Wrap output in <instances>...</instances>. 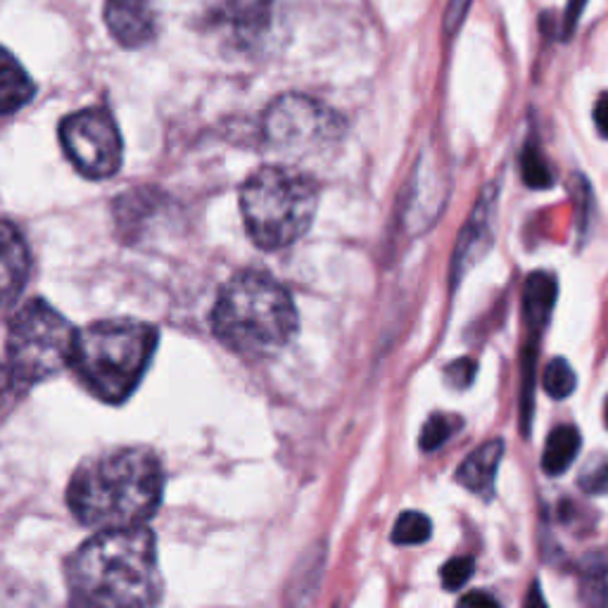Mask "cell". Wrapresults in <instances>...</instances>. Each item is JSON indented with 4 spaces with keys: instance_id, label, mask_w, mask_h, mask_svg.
Listing matches in <instances>:
<instances>
[{
    "instance_id": "4fadbf2b",
    "label": "cell",
    "mask_w": 608,
    "mask_h": 608,
    "mask_svg": "<svg viewBox=\"0 0 608 608\" xmlns=\"http://www.w3.org/2000/svg\"><path fill=\"white\" fill-rule=\"evenodd\" d=\"M558 285L552 274H544V271H535V274L527 276L523 285V316L525 326L533 335H539L547 326L552 310L556 304Z\"/></svg>"
},
{
    "instance_id": "ffe728a7",
    "label": "cell",
    "mask_w": 608,
    "mask_h": 608,
    "mask_svg": "<svg viewBox=\"0 0 608 608\" xmlns=\"http://www.w3.org/2000/svg\"><path fill=\"white\" fill-rule=\"evenodd\" d=\"M473 558L471 556H457V558H450V562H447L442 566V587L444 589H461L463 585H467L471 580V575H473Z\"/></svg>"
},
{
    "instance_id": "ac0fdd59",
    "label": "cell",
    "mask_w": 608,
    "mask_h": 608,
    "mask_svg": "<svg viewBox=\"0 0 608 608\" xmlns=\"http://www.w3.org/2000/svg\"><path fill=\"white\" fill-rule=\"evenodd\" d=\"M521 176L525 186L535 190H544L554 186V171L547 159H544L542 150L535 146H527L521 155Z\"/></svg>"
},
{
    "instance_id": "d4e9b609",
    "label": "cell",
    "mask_w": 608,
    "mask_h": 608,
    "mask_svg": "<svg viewBox=\"0 0 608 608\" xmlns=\"http://www.w3.org/2000/svg\"><path fill=\"white\" fill-rule=\"evenodd\" d=\"M457 608H502V604L494 599L490 591L475 589V591H469V595H463L459 599Z\"/></svg>"
},
{
    "instance_id": "7c38bea8",
    "label": "cell",
    "mask_w": 608,
    "mask_h": 608,
    "mask_svg": "<svg viewBox=\"0 0 608 608\" xmlns=\"http://www.w3.org/2000/svg\"><path fill=\"white\" fill-rule=\"evenodd\" d=\"M0 243H3V300H6V307H10V304L24 291V283L29 276V250L24 238L10 221L3 223Z\"/></svg>"
},
{
    "instance_id": "5b68a950",
    "label": "cell",
    "mask_w": 608,
    "mask_h": 608,
    "mask_svg": "<svg viewBox=\"0 0 608 608\" xmlns=\"http://www.w3.org/2000/svg\"><path fill=\"white\" fill-rule=\"evenodd\" d=\"M318 207V186L310 174L269 165L240 188V212L252 243L283 250L310 231Z\"/></svg>"
},
{
    "instance_id": "9a60e30c",
    "label": "cell",
    "mask_w": 608,
    "mask_h": 608,
    "mask_svg": "<svg viewBox=\"0 0 608 608\" xmlns=\"http://www.w3.org/2000/svg\"><path fill=\"white\" fill-rule=\"evenodd\" d=\"M583 438L578 428L573 426H556L547 442H544V454H542V471L547 475H564L573 461L580 454Z\"/></svg>"
},
{
    "instance_id": "484cf974",
    "label": "cell",
    "mask_w": 608,
    "mask_h": 608,
    "mask_svg": "<svg viewBox=\"0 0 608 608\" xmlns=\"http://www.w3.org/2000/svg\"><path fill=\"white\" fill-rule=\"evenodd\" d=\"M587 8V0H570L566 14H564V39H570L575 34V29H578V22L583 18V12Z\"/></svg>"
},
{
    "instance_id": "9c48e42d",
    "label": "cell",
    "mask_w": 608,
    "mask_h": 608,
    "mask_svg": "<svg viewBox=\"0 0 608 608\" xmlns=\"http://www.w3.org/2000/svg\"><path fill=\"white\" fill-rule=\"evenodd\" d=\"M276 0H198L202 31L229 51H252L274 24Z\"/></svg>"
},
{
    "instance_id": "7402d4cb",
    "label": "cell",
    "mask_w": 608,
    "mask_h": 608,
    "mask_svg": "<svg viewBox=\"0 0 608 608\" xmlns=\"http://www.w3.org/2000/svg\"><path fill=\"white\" fill-rule=\"evenodd\" d=\"M583 490H587L589 494H599L608 490V459H591L589 467L585 469L583 478H580Z\"/></svg>"
},
{
    "instance_id": "d6986e66",
    "label": "cell",
    "mask_w": 608,
    "mask_h": 608,
    "mask_svg": "<svg viewBox=\"0 0 608 608\" xmlns=\"http://www.w3.org/2000/svg\"><path fill=\"white\" fill-rule=\"evenodd\" d=\"M457 419L454 416H444V413H436L430 416L428 423L423 426V433H421V447L426 452H433L438 450V447H442L447 440H450L454 436L457 430Z\"/></svg>"
},
{
    "instance_id": "8fae6325",
    "label": "cell",
    "mask_w": 608,
    "mask_h": 608,
    "mask_svg": "<svg viewBox=\"0 0 608 608\" xmlns=\"http://www.w3.org/2000/svg\"><path fill=\"white\" fill-rule=\"evenodd\" d=\"M502 457H504L502 440H490L485 444H480L475 452H471L467 459H463L461 469L457 471L459 485H463L469 492L480 494V497H490Z\"/></svg>"
},
{
    "instance_id": "7a4b0ae2",
    "label": "cell",
    "mask_w": 608,
    "mask_h": 608,
    "mask_svg": "<svg viewBox=\"0 0 608 608\" xmlns=\"http://www.w3.org/2000/svg\"><path fill=\"white\" fill-rule=\"evenodd\" d=\"M67 583L84 608H157L163 573L155 533L146 525L95 533L70 558Z\"/></svg>"
},
{
    "instance_id": "ba28073f",
    "label": "cell",
    "mask_w": 608,
    "mask_h": 608,
    "mask_svg": "<svg viewBox=\"0 0 608 608\" xmlns=\"http://www.w3.org/2000/svg\"><path fill=\"white\" fill-rule=\"evenodd\" d=\"M60 143L67 159L86 179L103 181L115 176L124 159L117 122L103 107H86L60 122Z\"/></svg>"
},
{
    "instance_id": "cb8c5ba5",
    "label": "cell",
    "mask_w": 608,
    "mask_h": 608,
    "mask_svg": "<svg viewBox=\"0 0 608 608\" xmlns=\"http://www.w3.org/2000/svg\"><path fill=\"white\" fill-rule=\"evenodd\" d=\"M473 374H475V366L469 359H461V361L452 364L450 369H447V378H450V382L457 388H467L469 382L473 380Z\"/></svg>"
},
{
    "instance_id": "30bf717a",
    "label": "cell",
    "mask_w": 608,
    "mask_h": 608,
    "mask_svg": "<svg viewBox=\"0 0 608 608\" xmlns=\"http://www.w3.org/2000/svg\"><path fill=\"white\" fill-rule=\"evenodd\" d=\"M105 24L124 48L148 45L157 29L150 0H105Z\"/></svg>"
},
{
    "instance_id": "f546056e",
    "label": "cell",
    "mask_w": 608,
    "mask_h": 608,
    "mask_svg": "<svg viewBox=\"0 0 608 608\" xmlns=\"http://www.w3.org/2000/svg\"><path fill=\"white\" fill-rule=\"evenodd\" d=\"M606 423H608V402H606Z\"/></svg>"
},
{
    "instance_id": "603a6c76",
    "label": "cell",
    "mask_w": 608,
    "mask_h": 608,
    "mask_svg": "<svg viewBox=\"0 0 608 608\" xmlns=\"http://www.w3.org/2000/svg\"><path fill=\"white\" fill-rule=\"evenodd\" d=\"M583 597L589 608H606L608 606V585L599 570L589 573L583 585Z\"/></svg>"
},
{
    "instance_id": "83f0119b",
    "label": "cell",
    "mask_w": 608,
    "mask_h": 608,
    "mask_svg": "<svg viewBox=\"0 0 608 608\" xmlns=\"http://www.w3.org/2000/svg\"><path fill=\"white\" fill-rule=\"evenodd\" d=\"M595 126L601 138H608V93L599 95L595 103Z\"/></svg>"
},
{
    "instance_id": "52a82bcc",
    "label": "cell",
    "mask_w": 608,
    "mask_h": 608,
    "mask_svg": "<svg viewBox=\"0 0 608 608\" xmlns=\"http://www.w3.org/2000/svg\"><path fill=\"white\" fill-rule=\"evenodd\" d=\"M262 134L269 150L291 163H304L338 148L345 124L328 105L310 95L287 93L269 105Z\"/></svg>"
},
{
    "instance_id": "44dd1931",
    "label": "cell",
    "mask_w": 608,
    "mask_h": 608,
    "mask_svg": "<svg viewBox=\"0 0 608 608\" xmlns=\"http://www.w3.org/2000/svg\"><path fill=\"white\" fill-rule=\"evenodd\" d=\"M573 196L578 200L580 210V233H587L591 217H595V193H591V186L583 174L573 176Z\"/></svg>"
},
{
    "instance_id": "6da1fadb",
    "label": "cell",
    "mask_w": 608,
    "mask_h": 608,
    "mask_svg": "<svg viewBox=\"0 0 608 608\" xmlns=\"http://www.w3.org/2000/svg\"><path fill=\"white\" fill-rule=\"evenodd\" d=\"M165 492V471L146 447H117L88 457L70 480L72 514L95 531L146 525Z\"/></svg>"
},
{
    "instance_id": "f1b7e54d",
    "label": "cell",
    "mask_w": 608,
    "mask_h": 608,
    "mask_svg": "<svg viewBox=\"0 0 608 608\" xmlns=\"http://www.w3.org/2000/svg\"><path fill=\"white\" fill-rule=\"evenodd\" d=\"M525 608H549V606H547V601H544V597H542V591H539V587H537V585H533V589H531V597H527Z\"/></svg>"
},
{
    "instance_id": "5bb4252c",
    "label": "cell",
    "mask_w": 608,
    "mask_h": 608,
    "mask_svg": "<svg viewBox=\"0 0 608 608\" xmlns=\"http://www.w3.org/2000/svg\"><path fill=\"white\" fill-rule=\"evenodd\" d=\"M34 82H31L24 67L8 51L0 55V112L12 115L34 98Z\"/></svg>"
},
{
    "instance_id": "e0dca14e",
    "label": "cell",
    "mask_w": 608,
    "mask_h": 608,
    "mask_svg": "<svg viewBox=\"0 0 608 608\" xmlns=\"http://www.w3.org/2000/svg\"><path fill=\"white\" fill-rule=\"evenodd\" d=\"M542 386L547 390L552 399H566L573 395L575 386H578V376H575L573 366L566 359H552L547 369L542 374Z\"/></svg>"
},
{
    "instance_id": "4316f807",
    "label": "cell",
    "mask_w": 608,
    "mask_h": 608,
    "mask_svg": "<svg viewBox=\"0 0 608 608\" xmlns=\"http://www.w3.org/2000/svg\"><path fill=\"white\" fill-rule=\"evenodd\" d=\"M471 8V0H452L450 3V10H447V31H452L461 27L463 18H467V12Z\"/></svg>"
},
{
    "instance_id": "8992f818",
    "label": "cell",
    "mask_w": 608,
    "mask_h": 608,
    "mask_svg": "<svg viewBox=\"0 0 608 608\" xmlns=\"http://www.w3.org/2000/svg\"><path fill=\"white\" fill-rule=\"evenodd\" d=\"M78 331L45 300H29L12 314L6 369L12 388L27 390L74 364Z\"/></svg>"
},
{
    "instance_id": "3957f363",
    "label": "cell",
    "mask_w": 608,
    "mask_h": 608,
    "mask_svg": "<svg viewBox=\"0 0 608 608\" xmlns=\"http://www.w3.org/2000/svg\"><path fill=\"white\" fill-rule=\"evenodd\" d=\"M212 328L238 355L269 357L295 340L300 316L291 293L276 279L243 271L219 291Z\"/></svg>"
},
{
    "instance_id": "277c9868",
    "label": "cell",
    "mask_w": 608,
    "mask_h": 608,
    "mask_svg": "<svg viewBox=\"0 0 608 608\" xmlns=\"http://www.w3.org/2000/svg\"><path fill=\"white\" fill-rule=\"evenodd\" d=\"M155 347V326L134 318H105L78 331L72 366L95 397L122 405L146 376Z\"/></svg>"
},
{
    "instance_id": "2e32d148",
    "label": "cell",
    "mask_w": 608,
    "mask_h": 608,
    "mask_svg": "<svg viewBox=\"0 0 608 608\" xmlns=\"http://www.w3.org/2000/svg\"><path fill=\"white\" fill-rule=\"evenodd\" d=\"M433 535V523L421 511H405L399 514L392 527V542L402 544V547H413V544H423Z\"/></svg>"
}]
</instances>
